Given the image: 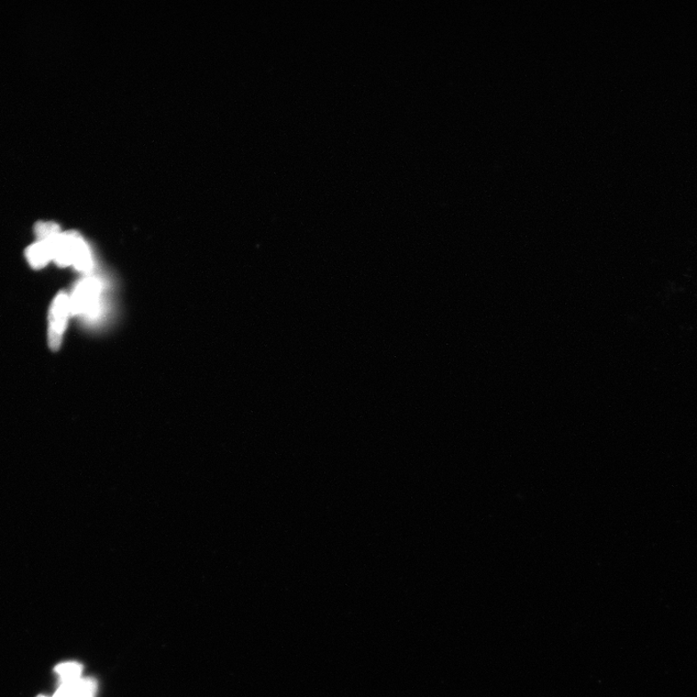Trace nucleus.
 I'll use <instances>...</instances> for the list:
<instances>
[{"label": "nucleus", "instance_id": "obj_2", "mask_svg": "<svg viewBox=\"0 0 697 697\" xmlns=\"http://www.w3.org/2000/svg\"><path fill=\"white\" fill-rule=\"evenodd\" d=\"M70 314V296L61 292L55 296L49 313L48 341L53 351H58L61 346Z\"/></svg>", "mask_w": 697, "mask_h": 697}, {"label": "nucleus", "instance_id": "obj_4", "mask_svg": "<svg viewBox=\"0 0 697 697\" xmlns=\"http://www.w3.org/2000/svg\"><path fill=\"white\" fill-rule=\"evenodd\" d=\"M97 689L96 682L91 678L60 685V688L53 697H94Z\"/></svg>", "mask_w": 697, "mask_h": 697}, {"label": "nucleus", "instance_id": "obj_6", "mask_svg": "<svg viewBox=\"0 0 697 697\" xmlns=\"http://www.w3.org/2000/svg\"><path fill=\"white\" fill-rule=\"evenodd\" d=\"M37 697H48V696H45V695H39V696H37Z\"/></svg>", "mask_w": 697, "mask_h": 697}, {"label": "nucleus", "instance_id": "obj_5", "mask_svg": "<svg viewBox=\"0 0 697 697\" xmlns=\"http://www.w3.org/2000/svg\"><path fill=\"white\" fill-rule=\"evenodd\" d=\"M54 671L58 673L61 685L81 679L83 667L76 661L62 662L55 667Z\"/></svg>", "mask_w": 697, "mask_h": 697}, {"label": "nucleus", "instance_id": "obj_1", "mask_svg": "<svg viewBox=\"0 0 697 697\" xmlns=\"http://www.w3.org/2000/svg\"><path fill=\"white\" fill-rule=\"evenodd\" d=\"M101 283L86 279L77 285L70 296L71 314L93 316L101 306Z\"/></svg>", "mask_w": 697, "mask_h": 697}, {"label": "nucleus", "instance_id": "obj_3", "mask_svg": "<svg viewBox=\"0 0 697 697\" xmlns=\"http://www.w3.org/2000/svg\"><path fill=\"white\" fill-rule=\"evenodd\" d=\"M73 267L82 272H90L93 268V260L90 247L85 239L77 231H71Z\"/></svg>", "mask_w": 697, "mask_h": 697}]
</instances>
